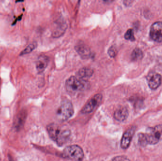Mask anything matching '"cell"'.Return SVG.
I'll use <instances>...</instances> for the list:
<instances>
[{
	"label": "cell",
	"instance_id": "1",
	"mask_svg": "<svg viewBox=\"0 0 162 161\" xmlns=\"http://www.w3.org/2000/svg\"><path fill=\"white\" fill-rule=\"evenodd\" d=\"M47 131L50 138L58 146H63L68 141L71 132L64 125L51 124L47 125Z\"/></svg>",
	"mask_w": 162,
	"mask_h": 161
},
{
	"label": "cell",
	"instance_id": "2",
	"mask_svg": "<svg viewBox=\"0 0 162 161\" xmlns=\"http://www.w3.org/2000/svg\"><path fill=\"white\" fill-rule=\"evenodd\" d=\"M89 87L88 82L76 76H71L66 81V90L71 94H75L85 91Z\"/></svg>",
	"mask_w": 162,
	"mask_h": 161
},
{
	"label": "cell",
	"instance_id": "3",
	"mask_svg": "<svg viewBox=\"0 0 162 161\" xmlns=\"http://www.w3.org/2000/svg\"><path fill=\"white\" fill-rule=\"evenodd\" d=\"M74 114L72 103L67 98L63 100L56 112L57 118L61 121H66L71 118Z\"/></svg>",
	"mask_w": 162,
	"mask_h": 161
},
{
	"label": "cell",
	"instance_id": "4",
	"mask_svg": "<svg viewBox=\"0 0 162 161\" xmlns=\"http://www.w3.org/2000/svg\"><path fill=\"white\" fill-rule=\"evenodd\" d=\"M63 157L76 161H81L84 157V153L80 146L76 145L69 146L64 149Z\"/></svg>",
	"mask_w": 162,
	"mask_h": 161
},
{
	"label": "cell",
	"instance_id": "5",
	"mask_svg": "<svg viewBox=\"0 0 162 161\" xmlns=\"http://www.w3.org/2000/svg\"><path fill=\"white\" fill-rule=\"evenodd\" d=\"M145 135L147 144L155 145L158 143L162 140V125L148 128Z\"/></svg>",
	"mask_w": 162,
	"mask_h": 161
},
{
	"label": "cell",
	"instance_id": "6",
	"mask_svg": "<svg viewBox=\"0 0 162 161\" xmlns=\"http://www.w3.org/2000/svg\"><path fill=\"white\" fill-rule=\"evenodd\" d=\"M102 99V95L101 94H96L86 103L82 108L81 112L82 114H88L91 113L100 104Z\"/></svg>",
	"mask_w": 162,
	"mask_h": 161
},
{
	"label": "cell",
	"instance_id": "7",
	"mask_svg": "<svg viewBox=\"0 0 162 161\" xmlns=\"http://www.w3.org/2000/svg\"><path fill=\"white\" fill-rule=\"evenodd\" d=\"M149 34L153 41L161 42L162 41V22H156L153 23L150 27Z\"/></svg>",
	"mask_w": 162,
	"mask_h": 161
},
{
	"label": "cell",
	"instance_id": "8",
	"mask_svg": "<svg viewBox=\"0 0 162 161\" xmlns=\"http://www.w3.org/2000/svg\"><path fill=\"white\" fill-rule=\"evenodd\" d=\"M135 130L136 128L132 127L129 128L123 134L121 142V147L123 149H126L129 146L135 132Z\"/></svg>",
	"mask_w": 162,
	"mask_h": 161
},
{
	"label": "cell",
	"instance_id": "9",
	"mask_svg": "<svg viewBox=\"0 0 162 161\" xmlns=\"http://www.w3.org/2000/svg\"><path fill=\"white\" fill-rule=\"evenodd\" d=\"M75 48L78 54L83 59H89L92 55L90 48L84 43H79L75 46Z\"/></svg>",
	"mask_w": 162,
	"mask_h": 161
},
{
	"label": "cell",
	"instance_id": "10",
	"mask_svg": "<svg viewBox=\"0 0 162 161\" xmlns=\"http://www.w3.org/2000/svg\"><path fill=\"white\" fill-rule=\"evenodd\" d=\"M27 116V113L26 111L21 110L16 116L14 122V126L17 131L21 130L23 127L26 120Z\"/></svg>",
	"mask_w": 162,
	"mask_h": 161
},
{
	"label": "cell",
	"instance_id": "11",
	"mask_svg": "<svg viewBox=\"0 0 162 161\" xmlns=\"http://www.w3.org/2000/svg\"><path fill=\"white\" fill-rule=\"evenodd\" d=\"M129 111L126 107L121 106L115 111L114 117L115 120L120 122L125 121L129 116Z\"/></svg>",
	"mask_w": 162,
	"mask_h": 161
},
{
	"label": "cell",
	"instance_id": "12",
	"mask_svg": "<svg viewBox=\"0 0 162 161\" xmlns=\"http://www.w3.org/2000/svg\"><path fill=\"white\" fill-rule=\"evenodd\" d=\"M49 59L47 56L42 55L39 56L36 62V69L38 73H43L46 69Z\"/></svg>",
	"mask_w": 162,
	"mask_h": 161
},
{
	"label": "cell",
	"instance_id": "13",
	"mask_svg": "<svg viewBox=\"0 0 162 161\" xmlns=\"http://www.w3.org/2000/svg\"><path fill=\"white\" fill-rule=\"evenodd\" d=\"M93 73V70L90 68H82L77 71L76 77L81 79L87 81V79L92 76Z\"/></svg>",
	"mask_w": 162,
	"mask_h": 161
},
{
	"label": "cell",
	"instance_id": "14",
	"mask_svg": "<svg viewBox=\"0 0 162 161\" xmlns=\"http://www.w3.org/2000/svg\"><path fill=\"white\" fill-rule=\"evenodd\" d=\"M162 83V77L158 73L152 75L148 80V86L151 89H156L158 88Z\"/></svg>",
	"mask_w": 162,
	"mask_h": 161
},
{
	"label": "cell",
	"instance_id": "15",
	"mask_svg": "<svg viewBox=\"0 0 162 161\" xmlns=\"http://www.w3.org/2000/svg\"><path fill=\"white\" fill-rule=\"evenodd\" d=\"M67 25L65 23L58 24L56 28L54 29L52 32V37L54 38H58L62 36L67 29Z\"/></svg>",
	"mask_w": 162,
	"mask_h": 161
},
{
	"label": "cell",
	"instance_id": "16",
	"mask_svg": "<svg viewBox=\"0 0 162 161\" xmlns=\"http://www.w3.org/2000/svg\"><path fill=\"white\" fill-rule=\"evenodd\" d=\"M143 57V53L139 48L135 49L131 54V58L132 61H138L141 59Z\"/></svg>",
	"mask_w": 162,
	"mask_h": 161
},
{
	"label": "cell",
	"instance_id": "17",
	"mask_svg": "<svg viewBox=\"0 0 162 161\" xmlns=\"http://www.w3.org/2000/svg\"><path fill=\"white\" fill-rule=\"evenodd\" d=\"M37 46V44L36 43H33L30 44L29 46L24 49L23 51L21 52L20 55H23L27 54H30L31 53L32 51L34 50L35 48H36Z\"/></svg>",
	"mask_w": 162,
	"mask_h": 161
},
{
	"label": "cell",
	"instance_id": "18",
	"mask_svg": "<svg viewBox=\"0 0 162 161\" xmlns=\"http://www.w3.org/2000/svg\"><path fill=\"white\" fill-rule=\"evenodd\" d=\"M124 37L126 40H130L131 41H134L135 40L134 31L132 29H128L124 35Z\"/></svg>",
	"mask_w": 162,
	"mask_h": 161
},
{
	"label": "cell",
	"instance_id": "19",
	"mask_svg": "<svg viewBox=\"0 0 162 161\" xmlns=\"http://www.w3.org/2000/svg\"><path fill=\"white\" fill-rule=\"evenodd\" d=\"M138 142L139 145L141 146H145L147 145V142L145 134L140 133L138 134Z\"/></svg>",
	"mask_w": 162,
	"mask_h": 161
},
{
	"label": "cell",
	"instance_id": "20",
	"mask_svg": "<svg viewBox=\"0 0 162 161\" xmlns=\"http://www.w3.org/2000/svg\"><path fill=\"white\" fill-rule=\"evenodd\" d=\"M117 50L114 46H110L108 50V54L109 56L111 58H114L117 54Z\"/></svg>",
	"mask_w": 162,
	"mask_h": 161
},
{
	"label": "cell",
	"instance_id": "21",
	"mask_svg": "<svg viewBox=\"0 0 162 161\" xmlns=\"http://www.w3.org/2000/svg\"><path fill=\"white\" fill-rule=\"evenodd\" d=\"M110 161H130L126 157L123 156H118L113 158Z\"/></svg>",
	"mask_w": 162,
	"mask_h": 161
}]
</instances>
